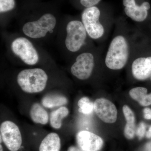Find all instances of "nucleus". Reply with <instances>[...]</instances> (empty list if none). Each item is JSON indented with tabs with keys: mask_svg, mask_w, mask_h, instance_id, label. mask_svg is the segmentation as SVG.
Instances as JSON below:
<instances>
[{
	"mask_svg": "<svg viewBox=\"0 0 151 151\" xmlns=\"http://www.w3.org/2000/svg\"><path fill=\"white\" fill-rule=\"evenodd\" d=\"M145 151H151V141L149 142L145 146Z\"/></svg>",
	"mask_w": 151,
	"mask_h": 151,
	"instance_id": "a878e982",
	"label": "nucleus"
},
{
	"mask_svg": "<svg viewBox=\"0 0 151 151\" xmlns=\"http://www.w3.org/2000/svg\"><path fill=\"white\" fill-rule=\"evenodd\" d=\"M11 47L14 54L25 64L34 65L38 62V53L32 43L26 38H17L13 41Z\"/></svg>",
	"mask_w": 151,
	"mask_h": 151,
	"instance_id": "39448f33",
	"label": "nucleus"
},
{
	"mask_svg": "<svg viewBox=\"0 0 151 151\" xmlns=\"http://www.w3.org/2000/svg\"><path fill=\"white\" fill-rule=\"evenodd\" d=\"M48 80L46 72L41 68H34L22 70L18 73L17 81L24 92L35 93L45 89Z\"/></svg>",
	"mask_w": 151,
	"mask_h": 151,
	"instance_id": "f257e3e1",
	"label": "nucleus"
},
{
	"mask_svg": "<svg viewBox=\"0 0 151 151\" xmlns=\"http://www.w3.org/2000/svg\"><path fill=\"white\" fill-rule=\"evenodd\" d=\"M56 24L55 17L52 14L47 13L37 20L26 23L23 26L22 31L28 37L40 39L45 37L47 33L52 32Z\"/></svg>",
	"mask_w": 151,
	"mask_h": 151,
	"instance_id": "7ed1b4c3",
	"label": "nucleus"
},
{
	"mask_svg": "<svg viewBox=\"0 0 151 151\" xmlns=\"http://www.w3.org/2000/svg\"><path fill=\"white\" fill-rule=\"evenodd\" d=\"M147 89L143 87L133 88L129 91V95L133 100L139 103L147 94Z\"/></svg>",
	"mask_w": 151,
	"mask_h": 151,
	"instance_id": "a211bd4d",
	"label": "nucleus"
},
{
	"mask_svg": "<svg viewBox=\"0 0 151 151\" xmlns=\"http://www.w3.org/2000/svg\"><path fill=\"white\" fill-rule=\"evenodd\" d=\"M139 139L144 137L146 133V125L144 122H141L139 125L136 132Z\"/></svg>",
	"mask_w": 151,
	"mask_h": 151,
	"instance_id": "4be33fe9",
	"label": "nucleus"
},
{
	"mask_svg": "<svg viewBox=\"0 0 151 151\" xmlns=\"http://www.w3.org/2000/svg\"><path fill=\"white\" fill-rule=\"evenodd\" d=\"M76 141L78 146L84 151H99L103 144L100 137L86 131L78 132L76 135Z\"/></svg>",
	"mask_w": 151,
	"mask_h": 151,
	"instance_id": "9d476101",
	"label": "nucleus"
},
{
	"mask_svg": "<svg viewBox=\"0 0 151 151\" xmlns=\"http://www.w3.org/2000/svg\"><path fill=\"white\" fill-rule=\"evenodd\" d=\"M100 12L96 6L87 8L81 15L82 22L90 37L97 39L104 34V28L99 22Z\"/></svg>",
	"mask_w": 151,
	"mask_h": 151,
	"instance_id": "423d86ee",
	"label": "nucleus"
},
{
	"mask_svg": "<svg viewBox=\"0 0 151 151\" xmlns=\"http://www.w3.org/2000/svg\"><path fill=\"white\" fill-rule=\"evenodd\" d=\"M150 78H151V76H150Z\"/></svg>",
	"mask_w": 151,
	"mask_h": 151,
	"instance_id": "c756f323",
	"label": "nucleus"
},
{
	"mask_svg": "<svg viewBox=\"0 0 151 151\" xmlns=\"http://www.w3.org/2000/svg\"><path fill=\"white\" fill-rule=\"evenodd\" d=\"M30 116L33 122L36 124L45 125L48 122V113L37 103H34L32 106Z\"/></svg>",
	"mask_w": 151,
	"mask_h": 151,
	"instance_id": "4468645a",
	"label": "nucleus"
},
{
	"mask_svg": "<svg viewBox=\"0 0 151 151\" xmlns=\"http://www.w3.org/2000/svg\"><path fill=\"white\" fill-rule=\"evenodd\" d=\"M94 111L103 122L113 124L117 120V108L110 100L105 98H99L94 103Z\"/></svg>",
	"mask_w": 151,
	"mask_h": 151,
	"instance_id": "1a4fd4ad",
	"label": "nucleus"
},
{
	"mask_svg": "<svg viewBox=\"0 0 151 151\" xmlns=\"http://www.w3.org/2000/svg\"><path fill=\"white\" fill-rule=\"evenodd\" d=\"M135 133V125L126 124L124 129V135L127 139H133L134 137Z\"/></svg>",
	"mask_w": 151,
	"mask_h": 151,
	"instance_id": "412c9836",
	"label": "nucleus"
},
{
	"mask_svg": "<svg viewBox=\"0 0 151 151\" xmlns=\"http://www.w3.org/2000/svg\"><path fill=\"white\" fill-rule=\"evenodd\" d=\"M69 111L65 107H61L52 112L50 115V124L55 129H59L62 126L63 119L68 115Z\"/></svg>",
	"mask_w": 151,
	"mask_h": 151,
	"instance_id": "dca6fc26",
	"label": "nucleus"
},
{
	"mask_svg": "<svg viewBox=\"0 0 151 151\" xmlns=\"http://www.w3.org/2000/svg\"><path fill=\"white\" fill-rule=\"evenodd\" d=\"M1 136L8 149L11 151H17L22 144L20 131L17 126L9 121L3 122L0 127Z\"/></svg>",
	"mask_w": 151,
	"mask_h": 151,
	"instance_id": "0eeeda50",
	"label": "nucleus"
},
{
	"mask_svg": "<svg viewBox=\"0 0 151 151\" xmlns=\"http://www.w3.org/2000/svg\"><path fill=\"white\" fill-rule=\"evenodd\" d=\"M101 0H80V3L82 6L87 8L94 6L100 2Z\"/></svg>",
	"mask_w": 151,
	"mask_h": 151,
	"instance_id": "5701e85b",
	"label": "nucleus"
},
{
	"mask_svg": "<svg viewBox=\"0 0 151 151\" xmlns=\"http://www.w3.org/2000/svg\"><path fill=\"white\" fill-rule=\"evenodd\" d=\"M139 104L142 106H147L151 105V93L146 94Z\"/></svg>",
	"mask_w": 151,
	"mask_h": 151,
	"instance_id": "b1692460",
	"label": "nucleus"
},
{
	"mask_svg": "<svg viewBox=\"0 0 151 151\" xmlns=\"http://www.w3.org/2000/svg\"><path fill=\"white\" fill-rule=\"evenodd\" d=\"M0 147H1V151H3V147L1 145V146H0Z\"/></svg>",
	"mask_w": 151,
	"mask_h": 151,
	"instance_id": "c85d7f7f",
	"label": "nucleus"
},
{
	"mask_svg": "<svg viewBox=\"0 0 151 151\" xmlns=\"http://www.w3.org/2000/svg\"><path fill=\"white\" fill-rule=\"evenodd\" d=\"M60 140L59 136L55 133H50L42 141L40 151H59Z\"/></svg>",
	"mask_w": 151,
	"mask_h": 151,
	"instance_id": "ddd939ff",
	"label": "nucleus"
},
{
	"mask_svg": "<svg viewBox=\"0 0 151 151\" xmlns=\"http://www.w3.org/2000/svg\"><path fill=\"white\" fill-rule=\"evenodd\" d=\"M65 43L66 48L71 52L78 51L85 42L86 30L82 22L73 20L68 23Z\"/></svg>",
	"mask_w": 151,
	"mask_h": 151,
	"instance_id": "20e7f679",
	"label": "nucleus"
},
{
	"mask_svg": "<svg viewBox=\"0 0 151 151\" xmlns=\"http://www.w3.org/2000/svg\"><path fill=\"white\" fill-rule=\"evenodd\" d=\"M123 112L124 113L127 124H134L135 117L134 114L131 108L127 105H124L123 107Z\"/></svg>",
	"mask_w": 151,
	"mask_h": 151,
	"instance_id": "aec40b11",
	"label": "nucleus"
},
{
	"mask_svg": "<svg viewBox=\"0 0 151 151\" xmlns=\"http://www.w3.org/2000/svg\"><path fill=\"white\" fill-rule=\"evenodd\" d=\"M68 151H84L82 150L81 149H78L76 147H70L68 149Z\"/></svg>",
	"mask_w": 151,
	"mask_h": 151,
	"instance_id": "bb28decb",
	"label": "nucleus"
},
{
	"mask_svg": "<svg viewBox=\"0 0 151 151\" xmlns=\"http://www.w3.org/2000/svg\"><path fill=\"white\" fill-rule=\"evenodd\" d=\"M125 12L127 16L133 20L137 22L144 21L147 17V10L150 8L148 2H144L141 6L137 5L135 0H124Z\"/></svg>",
	"mask_w": 151,
	"mask_h": 151,
	"instance_id": "9b49d317",
	"label": "nucleus"
},
{
	"mask_svg": "<svg viewBox=\"0 0 151 151\" xmlns=\"http://www.w3.org/2000/svg\"><path fill=\"white\" fill-rule=\"evenodd\" d=\"M78 111L85 115H89L94 111V103H92L89 98L83 97L78 102Z\"/></svg>",
	"mask_w": 151,
	"mask_h": 151,
	"instance_id": "f3484780",
	"label": "nucleus"
},
{
	"mask_svg": "<svg viewBox=\"0 0 151 151\" xmlns=\"http://www.w3.org/2000/svg\"><path fill=\"white\" fill-rule=\"evenodd\" d=\"M16 6L15 0H0V12H7L12 10Z\"/></svg>",
	"mask_w": 151,
	"mask_h": 151,
	"instance_id": "6ab92c4d",
	"label": "nucleus"
},
{
	"mask_svg": "<svg viewBox=\"0 0 151 151\" xmlns=\"http://www.w3.org/2000/svg\"><path fill=\"white\" fill-rule=\"evenodd\" d=\"M129 54V45L126 39L123 36H117L109 46L105 58V64L112 70L122 69L127 64Z\"/></svg>",
	"mask_w": 151,
	"mask_h": 151,
	"instance_id": "f03ea898",
	"label": "nucleus"
},
{
	"mask_svg": "<svg viewBox=\"0 0 151 151\" xmlns=\"http://www.w3.org/2000/svg\"><path fill=\"white\" fill-rule=\"evenodd\" d=\"M144 116L145 119L147 120H151V109L150 108H146L143 110Z\"/></svg>",
	"mask_w": 151,
	"mask_h": 151,
	"instance_id": "393cba45",
	"label": "nucleus"
},
{
	"mask_svg": "<svg viewBox=\"0 0 151 151\" xmlns=\"http://www.w3.org/2000/svg\"><path fill=\"white\" fill-rule=\"evenodd\" d=\"M71 66L72 75L81 80H86L92 75L94 65V57L92 53L84 52L78 55Z\"/></svg>",
	"mask_w": 151,
	"mask_h": 151,
	"instance_id": "6e6552de",
	"label": "nucleus"
},
{
	"mask_svg": "<svg viewBox=\"0 0 151 151\" xmlns=\"http://www.w3.org/2000/svg\"><path fill=\"white\" fill-rule=\"evenodd\" d=\"M66 97L58 94H50L44 97L42 101V105L47 108H52L67 104Z\"/></svg>",
	"mask_w": 151,
	"mask_h": 151,
	"instance_id": "2eb2a0df",
	"label": "nucleus"
},
{
	"mask_svg": "<svg viewBox=\"0 0 151 151\" xmlns=\"http://www.w3.org/2000/svg\"><path fill=\"white\" fill-rule=\"evenodd\" d=\"M132 73L136 79L144 81L151 76V57L137 58L132 64Z\"/></svg>",
	"mask_w": 151,
	"mask_h": 151,
	"instance_id": "f8f14e48",
	"label": "nucleus"
},
{
	"mask_svg": "<svg viewBox=\"0 0 151 151\" xmlns=\"http://www.w3.org/2000/svg\"><path fill=\"white\" fill-rule=\"evenodd\" d=\"M146 137L148 139H151V126L149 128L147 133H146Z\"/></svg>",
	"mask_w": 151,
	"mask_h": 151,
	"instance_id": "cd10ccee",
	"label": "nucleus"
}]
</instances>
